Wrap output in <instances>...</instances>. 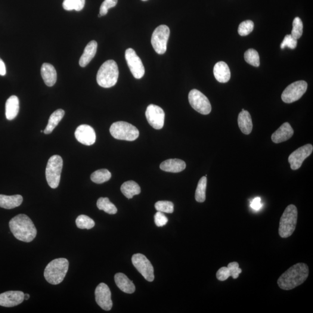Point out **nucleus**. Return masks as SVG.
Returning <instances> with one entry per match:
<instances>
[{
	"label": "nucleus",
	"mask_w": 313,
	"mask_h": 313,
	"mask_svg": "<svg viewBox=\"0 0 313 313\" xmlns=\"http://www.w3.org/2000/svg\"><path fill=\"white\" fill-rule=\"evenodd\" d=\"M309 274L308 265L303 263H297L288 269L279 277L278 286L283 290H293L304 283Z\"/></svg>",
	"instance_id": "1"
},
{
	"label": "nucleus",
	"mask_w": 313,
	"mask_h": 313,
	"mask_svg": "<svg viewBox=\"0 0 313 313\" xmlns=\"http://www.w3.org/2000/svg\"><path fill=\"white\" fill-rule=\"evenodd\" d=\"M12 233L18 240L30 243L36 237L37 229L32 220L24 214L14 217L9 223Z\"/></svg>",
	"instance_id": "2"
},
{
	"label": "nucleus",
	"mask_w": 313,
	"mask_h": 313,
	"mask_svg": "<svg viewBox=\"0 0 313 313\" xmlns=\"http://www.w3.org/2000/svg\"><path fill=\"white\" fill-rule=\"evenodd\" d=\"M69 269V261L65 258L56 259L49 263L45 269V280L52 285L60 284L66 277Z\"/></svg>",
	"instance_id": "3"
},
{
	"label": "nucleus",
	"mask_w": 313,
	"mask_h": 313,
	"mask_svg": "<svg viewBox=\"0 0 313 313\" xmlns=\"http://www.w3.org/2000/svg\"><path fill=\"white\" fill-rule=\"evenodd\" d=\"M119 70L115 61L108 60L102 65L97 76L99 85L103 88H110L115 85L119 79Z\"/></svg>",
	"instance_id": "4"
},
{
	"label": "nucleus",
	"mask_w": 313,
	"mask_h": 313,
	"mask_svg": "<svg viewBox=\"0 0 313 313\" xmlns=\"http://www.w3.org/2000/svg\"><path fill=\"white\" fill-rule=\"evenodd\" d=\"M297 221V210L293 204L288 206L282 215L278 232L282 238H288L295 231Z\"/></svg>",
	"instance_id": "5"
},
{
	"label": "nucleus",
	"mask_w": 313,
	"mask_h": 313,
	"mask_svg": "<svg viewBox=\"0 0 313 313\" xmlns=\"http://www.w3.org/2000/svg\"><path fill=\"white\" fill-rule=\"evenodd\" d=\"M63 164V159L58 155L51 157L48 161L45 170L46 179L49 187L52 188H57L60 185Z\"/></svg>",
	"instance_id": "6"
},
{
	"label": "nucleus",
	"mask_w": 313,
	"mask_h": 313,
	"mask_svg": "<svg viewBox=\"0 0 313 313\" xmlns=\"http://www.w3.org/2000/svg\"><path fill=\"white\" fill-rule=\"evenodd\" d=\"M110 132L113 138L127 141H134L139 136L138 129L135 126L125 122L113 123L110 126Z\"/></svg>",
	"instance_id": "7"
},
{
	"label": "nucleus",
	"mask_w": 313,
	"mask_h": 313,
	"mask_svg": "<svg viewBox=\"0 0 313 313\" xmlns=\"http://www.w3.org/2000/svg\"><path fill=\"white\" fill-rule=\"evenodd\" d=\"M170 35L169 28L166 25H160L154 31L151 36V44L158 54L166 53Z\"/></svg>",
	"instance_id": "8"
},
{
	"label": "nucleus",
	"mask_w": 313,
	"mask_h": 313,
	"mask_svg": "<svg viewBox=\"0 0 313 313\" xmlns=\"http://www.w3.org/2000/svg\"><path fill=\"white\" fill-rule=\"evenodd\" d=\"M188 101L194 109L204 115H207L212 110L209 99L198 90L192 89L188 94Z\"/></svg>",
	"instance_id": "9"
},
{
	"label": "nucleus",
	"mask_w": 313,
	"mask_h": 313,
	"mask_svg": "<svg viewBox=\"0 0 313 313\" xmlns=\"http://www.w3.org/2000/svg\"><path fill=\"white\" fill-rule=\"evenodd\" d=\"M308 89V83L305 81H297L285 89L282 94V100L285 103L291 104L298 101L305 94Z\"/></svg>",
	"instance_id": "10"
},
{
	"label": "nucleus",
	"mask_w": 313,
	"mask_h": 313,
	"mask_svg": "<svg viewBox=\"0 0 313 313\" xmlns=\"http://www.w3.org/2000/svg\"><path fill=\"white\" fill-rule=\"evenodd\" d=\"M132 262L146 280L149 282L154 281V268L149 260L143 254H135L132 257Z\"/></svg>",
	"instance_id": "11"
},
{
	"label": "nucleus",
	"mask_w": 313,
	"mask_h": 313,
	"mask_svg": "<svg viewBox=\"0 0 313 313\" xmlns=\"http://www.w3.org/2000/svg\"><path fill=\"white\" fill-rule=\"evenodd\" d=\"M125 60L130 71L136 79H141L145 75V67L141 58L132 48L127 49L125 54Z\"/></svg>",
	"instance_id": "12"
},
{
	"label": "nucleus",
	"mask_w": 313,
	"mask_h": 313,
	"mask_svg": "<svg viewBox=\"0 0 313 313\" xmlns=\"http://www.w3.org/2000/svg\"><path fill=\"white\" fill-rule=\"evenodd\" d=\"M146 117L149 125L156 129L163 128L165 121V113L160 107L150 104L146 111Z\"/></svg>",
	"instance_id": "13"
},
{
	"label": "nucleus",
	"mask_w": 313,
	"mask_h": 313,
	"mask_svg": "<svg viewBox=\"0 0 313 313\" xmlns=\"http://www.w3.org/2000/svg\"><path fill=\"white\" fill-rule=\"evenodd\" d=\"M313 151V146L311 144H307L294 151L288 158L291 168L292 170L299 169L301 167L303 161L311 156Z\"/></svg>",
	"instance_id": "14"
},
{
	"label": "nucleus",
	"mask_w": 313,
	"mask_h": 313,
	"mask_svg": "<svg viewBox=\"0 0 313 313\" xmlns=\"http://www.w3.org/2000/svg\"><path fill=\"white\" fill-rule=\"evenodd\" d=\"M95 300L97 304L104 311H109L112 308L113 302L109 288L106 284H99L96 288Z\"/></svg>",
	"instance_id": "15"
},
{
	"label": "nucleus",
	"mask_w": 313,
	"mask_h": 313,
	"mask_svg": "<svg viewBox=\"0 0 313 313\" xmlns=\"http://www.w3.org/2000/svg\"><path fill=\"white\" fill-rule=\"evenodd\" d=\"M75 136L77 140L83 145L91 146L95 143V132L92 127L88 125H80L76 130Z\"/></svg>",
	"instance_id": "16"
},
{
	"label": "nucleus",
	"mask_w": 313,
	"mask_h": 313,
	"mask_svg": "<svg viewBox=\"0 0 313 313\" xmlns=\"http://www.w3.org/2000/svg\"><path fill=\"white\" fill-rule=\"evenodd\" d=\"M24 293L21 291H7L0 294V306L12 308L21 304L24 300Z\"/></svg>",
	"instance_id": "17"
},
{
	"label": "nucleus",
	"mask_w": 313,
	"mask_h": 313,
	"mask_svg": "<svg viewBox=\"0 0 313 313\" xmlns=\"http://www.w3.org/2000/svg\"><path fill=\"white\" fill-rule=\"evenodd\" d=\"M293 133V129L290 124L285 123L272 134L271 140L275 144H280L290 139Z\"/></svg>",
	"instance_id": "18"
},
{
	"label": "nucleus",
	"mask_w": 313,
	"mask_h": 313,
	"mask_svg": "<svg viewBox=\"0 0 313 313\" xmlns=\"http://www.w3.org/2000/svg\"><path fill=\"white\" fill-rule=\"evenodd\" d=\"M213 74L218 82L221 83H228L230 79L231 73L228 65L224 62H219L213 68Z\"/></svg>",
	"instance_id": "19"
},
{
	"label": "nucleus",
	"mask_w": 313,
	"mask_h": 313,
	"mask_svg": "<svg viewBox=\"0 0 313 313\" xmlns=\"http://www.w3.org/2000/svg\"><path fill=\"white\" fill-rule=\"evenodd\" d=\"M41 74L45 84L48 86L55 85L57 80V73L51 64L44 63L42 65Z\"/></svg>",
	"instance_id": "20"
},
{
	"label": "nucleus",
	"mask_w": 313,
	"mask_h": 313,
	"mask_svg": "<svg viewBox=\"0 0 313 313\" xmlns=\"http://www.w3.org/2000/svg\"><path fill=\"white\" fill-rule=\"evenodd\" d=\"M97 48L98 43L94 40H92L88 43L80 59L79 64L81 67H84L87 66L97 53Z\"/></svg>",
	"instance_id": "21"
},
{
	"label": "nucleus",
	"mask_w": 313,
	"mask_h": 313,
	"mask_svg": "<svg viewBox=\"0 0 313 313\" xmlns=\"http://www.w3.org/2000/svg\"><path fill=\"white\" fill-rule=\"evenodd\" d=\"M160 167L164 171L178 173L183 171L187 167V164L182 160L169 159L161 163Z\"/></svg>",
	"instance_id": "22"
},
{
	"label": "nucleus",
	"mask_w": 313,
	"mask_h": 313,
	"mask_svg": "<svg viewBox=\"0 0 313 313\" xmlns=\"http://www.w3.org/2000/svg\"><path fill=\"white\" fill-rule=\"evenodd\" d=\"M114 280H115L117 286L123 292L129 294L135 292V286L134 283L130 280L125 274L122 273V272L117 273L114 276Z\"/></svg>",
	"instance_id": "23"
},
{
	"label": "nucleus",
	"mask_w": 313,
	"mask_h": 313,
	"mask_svg": "<svg viewBox=\"0 0 313 313\" xmlns=\"http://www.w3.org/2000/svg\"><path fill=\"white\" fill-rule=\"evenodd\" d=\"M238 126L242 132L249 135L252 131L253 125L252 119L249 111L242 110L238 117Z\"/></svg>",
	"instance_id": "24"
},
{
	"label": "nucleus",
	"mask_w": 313,
	"mask_h": 313,
	"mask_svg": "<svg viewBox=\"0 0 313 313\" xmlns=\"http://www.w3.org/2000/svg\"><path fill=\"white\" fill-rule=\"evenodd\" d=\"M23 202V197L21 195L6 196L0 194V207L2 209H11L20 206Z\"/></svg>",
	"instance_id": "25"
},
{
	"label": "nucleus",
	"mask_w": 313,
	"mask_h": 313,
	"mask_svg": "<svg viewBox=\"0 0 313 313\" xmlns=\"http://www.w3.org/2000/svg\"><path fill=\"white\" fill-rule=\"evenodd\" d=\"M20 111V101L17 96L9 97L5 104V116L8 120H12L18 116Z\"/></svg>",
	"instance_id": "26"
},
{
	"label": "nucleus",
	"mask_w": 313,
	"mask_h": 313,
	"mask_svg": "<svg viewBox=\"0 0 313 313\" xmlns=\"http://www.w3.org/2000/svg\"><path fill=\"white\" fill-rule=\"evenodd\" d=\"M121 191L127 198L131 199L135 195L140 194L141 189L137 183L129 181L124 183L121 187Z\"/></svg>",
	"instance_id": "27"
},
{
	"label": "nucleus",
	"mask_w": 313,
	"mask_h": 313,
	"mask_svg": "<svg viewBox=\"0 0 313 313\" xmlns=\"http://www.w3.org/2000/svg\"><path fill=\"white\" fill-rule=\"evenodd\" d=\"M64 115V111L63 109H58L54 111L49 117L48 125L44 131V134H50L63 119Z\"/></svg>",
	"instance_id": "28"
},
{
	"label": "nucleus",
	"mask_w": 313,
	"mask_h": 313,
	"mask_svg": "<svg viewBox=\"0 0 313 313\" xmlns=\"http://www.w3.org/2000/svg\"><path fill=\"white\" fill-rule=\"evenodd\" d=\"M97 207L99 210H104L108 214L114 215L117 212V209L107 197L99 198L97 201Z\"/></svg>",
	"instance_id": "29"
},
{
	"label": "nucleus",
	"mask_w": 313,
	"mask_h": 313,
	"mask_svg": "<svg viewBox=\"0 0 313 313\" xmlns=\"http://www.w3.org/2000/svg\"><path fill=\"white\" fill-rule=\"evenodd\" d=\"M207 176H203L198 183L195 198L198 203H204L206 199Z\"/></svg>",
	"instance_id": "30"
},
{
	"label": "nucleus",
	"mask_w": 313,
	"mask_h": 313,
	"mask_svg": "<svg viewBox=\"0 0 313 313\" xmlns=\"http://www.w3.org/2000/svg\"><path fill=\"white\" fill-rule=\"evenodd\" d=\"M111 177L109 170L106 169H99L92 173L91 179L93 182L97 184H102L109 181Z\"/></svg>",
	"instance_id": "31"
},
{
	"label": "nucleus",
	"mask_w": 313,
	"mask_h": 313,
	"mask_svg": "<svg viewBox=\"0 0 313 313\" xmlns=\"http://www.w3.org/2000/svg\"><path fill=\"white\" fill-rule=\"evenodd\" d=\"M85 0H64L63 7L65 10L82 11L84 7Z\"/></svg>",
	"instance_id": "32"
},
{
	"label": "nucleus",
	"mask_w": 313,
	"mask_h": 313,
	"mask_svg": "<svg viewBox=\"0 0 313 313\" xmlns=\"http://www.w3.org/2000/svg\"><path fill=\"white\" fill-rule=\"evenodd\" d=\"M77 228L81 229H91L94 227L95 223L94 220L85 215H81L76 220Z\"/></svg>",
	"instance_id": "33"
},
{
	"label": "nucleus",
	"mask_w": 313,
	"mask_h": 313,
	"mask_svg": "<svg viewBox=\"0 0 313 313\" xmlns=\"http://www.w3.org/2000/svg\"><path fill=\"white\" fill-rule=\"evenodd\" d=\"M245 61L253 66L258 67L260 65V58L258 52L255 49H249L244 54Z\"/></svg>",
	"instance_id": "34"
},
{
	"label": "nucleus",
	"mask_w": 313,
	"mask_h": 313,
	"mask_svg": "<svg viewBox=\"0 0 313 313\" xmlns=\"http://www.w3.org/2000/svg\"><path fill=\"white\" fill-rule=\"evenodd\" d=\"M157 211L172 213L174 210V205L172 202L168 201H159L155 204Z\"/></svg>",
	"instance_id": "35"
},
{
	"label": "nucleus",
	"mask_w": 313,
	"mask_h": 313,
	"mask_svg": "<svg viewBox=\"0 0 313 313\" xmlns=\"http://www.w3.org/2000/svg\"><path fill=\"white\" fill-rule=\"evenodd\" d=\"M303 23L300 18L296 17L294 19L293 21V28L292 30V36L294 39H299L301 37L303 34Z\"/></svg>",
	"instance_id": "36"
},
{
	"label": "nucleus",
	"mask_w": 313,
	"mask_h": 313,
	"mask_svg": "<svg viewBox=\"0 0 313 313\" xmlns=\"http://www.w3.org/2000/svg\"><path fill=\"white\" fill-rule=\"evenodd\" d=\"M254 23L252 21H246L240 23L238 27V32L241 36H246L252 32Z\"/></svg>",
	"instance_id": "37"
},
{
	"label": "nucleus",
	"mask_w": 313,
	"mask_h": 313,
	"mask_svg": "<svg viewBox=\"0 0 313 313\" xmlns=\"http://www.w3.org/2000/svg\"><path fill=\"white\" fill-rule=\"evenodd\" d=\"M118 0H104L102 3L100 8V14L101 16H104L108 13V9L115 7L117 5Z\"/></svg>",
	"instance_id": "38"
},
{
	"label": "nucleus",
	"mask_w": 313,
	"mask_h": 313,
	"mask_svg": "<svg viewBox=\"0 0 313 313\" xmlns=\"http://www.w3.org/2000/svg\"><path fill=\"white\" fill-rule=\"evenodd\" d=\"M297 44V40L294 39L291 35H288L285 37L283 42H282L281 48L284 49L286 47H288L293 49L296 47Z\"/></svg>",
	"instance_id": "39"
},
{
	"label": "nucleus",
	"mask_w": 313,
	"mask_h": 313,
	"mask_svg": "<svg viewBox=\"0 0 313 313\" xmlns=\"http://www.w3.org/2000/svg\"><path fill=\"white\" fill-rule=\"evenodd\" d=\"M228 268L231 272V277L233 279H237L241 273L242 270L239 268V264L236 262L229 263Z\"/></svg>",
	"instance_id": "40"
},
{
	"label": "nucleus",
	"mask_w": 313,
	"mask_h": 313,
	"mask_svg": "<svg viewBox=\"0 0 313 313\" xmlns=\"http://www.w3.org/2000/svg\"><path fill=\"white\" fill-rule=\"evenodd\" d=\"M231 274L228 267H222L218 270L216 272V278L218 280L224 281L231 277Z\"/></svg>",
	"instance_id": "41"
},
{
	"label": "nucleus",
	"mask_w": 313,
	"mask_h": 313,
	"mask_svg": "<svg viewBox=\"0 0 313 313\" xmlns=\"http://www.w3.org/2000/svg\"><path fill=\"white\" fill-rule=\"evenodd\" d=\"M168 218L163 212L158 211L154 215V222L158 227H163L168 222Z\"/></svg>",
	"instance_id": "42"
},
{
	"label": "nucleus",
	"mask_w": 313,
	"mask_h": 313,
	"mask_svg": "<svg viewBox=\"0 0 313 313\" xmlns=\"http://www.w3.org/2000/svg\"><path fill=\"white\" fill-rule=\"evenodd\" d=\"M263 204L261 203V198L256 197L250 201V207L251 209L255 210H259L262 209Z\"/></svg>",
	"instance_id": "43"
},
{
	"label": "nucleus",
	"mask_w": 313,
	"mask_h": 313,
	"mask_svg": "<svg viewBox=\"0 0 313 313\" xmlns=\"http://www.w3.org/2000/svg\"><path fill=\"white\" fill-rule=\"evenodd\" d=\"M6 74V66L5 64L3 62V61L1 60V58H0V76H4Z\"/></svg>",
	"instance_id": "44"
},
{
	"label": "nucleus",
	"mask_w": 313,
	"mask_h": 313,
	"mask_svg": "<svg viewBox=\"0 0 313 313\" xmlns=\"http://www.w3.org/2000/svg\"><path fill=\"white\" fill-rule=\"evenodd\" d=\"M30 298V295L28 293L24 294V300H28Z\"/></svg>",
	"instance_id": "45"
},
{
	"label": "nucleus",
	"mask_w": 313,
	"mask_h": 313,
	"mask_svg": "<svg viewBox=\"0 0 313 313\" xmlns=\"http://www.w3.org/2000/svg\"><path fill=\"white\" fill-rule=\"evenodd\" d=\"M102 17V16H101V15L100 14H99L98 15V17L100 18V17Z\"/></svg>",
	"instance_id": "46"
},
{
	"label": "nucleus",
	"mask_w": 313,
	"mask_h": 313,
	"mask_svg": "<svg viewBox=\"0 0 313 313\" xmlns=\"http://www.w3.org/2000/svg\"><path fill=\"white\" fill-rule=\"evenodd\" d=\"M142 1H147V0H142Z\"/></svg>",
	"instance_id": "47"
}]
</instances>
